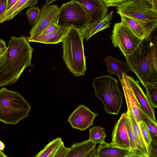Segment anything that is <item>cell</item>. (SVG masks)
I'll return each mask as SVG.
<instances>
[{"mask_svg": "<svg viewBox=\"0 0 157 157\" xmlns=\"http://www.w3.org/2000/svg\"><path fill=\"white\" fill-rule=\"evenodd\" d=\"M24 35L10 36L6 50L0 56V87L15 83L31 65L34 49Z\"/></svg>", "mask_w": 157, "mask_h": 157, "instance_id": "1", "label": "cell"}, {"mask_svg": "<svg viewBox=\"0 0 157 157\" xmlns=\"http://www.w3.org/2000/svg\"><path fill=\"white\" fill-rule=\"evenodd\" d=\"M154 32L142 39L133 52L125 57L131 71L144 87L157 85V40Z\"/></svg>", "mask_w": 157, "mask_h": 157, "instance_id": "2", "label": "cell"}, {"mask_svg": "<svg viewBox=\"0 0 157 157\" xmlns=\"http://www.w3.org/2000/svg\"><path fill=\"white\" fill-rule=\"evenodd\" d=\"M83 37L79 30L69 27L62 42L63 60L67 67L74 75H84L86 70Z\"/></svg>", "mask_w": 157, "mask_h": 157, "instance_id": "3", "label": "cell"}, {"mask_svg": "<svg viewBox=\"0 0 157 157\" xmlns=\"http://www.w3.org/2000/svg\"><path fill=\"white\" fill-rule=\"evenodd\" d=\"M31 106L18 92L6 87L0 90V121L15 124L28 117Z\"/></svg>", "mask_w": 157, "mask_h": 157, "instance_id": "4", "label": "cell"}, {"mask_svg": "<svg viewBox=\"0 0 157 157\" xmlns=\"http://www.w3.org/2000/svg\"><path fill=\"white\" fill-rule=\"evenodd\" d=\"M92 86L95 97L102 103L106 112L110 114H118L123 100L117 80L110 75L97 77L94 79Z\"/></svg>", "mask_w": 157, "mask_h": 157, "instance_id": "5", "label": "cell"}, {"mask_svg": "<svg viewBox=\"0 0 157 157\" xmlns=\"http://www.w3.org/2000/svg\"><path fill=\"white\" fill-rule=\"evenodd\" d=\"M117 13L130 17L153 33L157 26V12L147 0H126L117 4Z\"/></svg>", "mask_w": 157, "mask_h": 157, "instance_id": "6", "label": "cell"}, {"mask_svg": "<svg viewBox=\"0 0 157 157\" xmlns=\"http://www.w3.org/2000/svg\"><path fill=\"white\" fill-rule=\"evenodd\" d=\"M89 22L86 12L76 2L71 0L63 4L59 9L57 23L59 26L80 29Z\"/></svg>", "mask_w": 157, "mask_h": 157, "instance_id": "7", "label": "cell"}, {"mask_svg": "<svg viewBox=\"0 0 157 157\" xmlns=\"http://www.w3.org/2000/svg\"><path fill=\"white\" fill-rule=\"evenodd\" d=\"M110 37L113 46L118 47L125 57L133 52L142 40L121 22L115 24Z\"/></svg>", "mask_w": 157, "mask_h": 157, "instance_id": "8", "label": "cell"}, {"mask_svg": "<svg viewBox=\"0 0 157 157\" xmlns=\"http://www.w3.org/2000/svg\"><path fill=\"white\" fill-rule=\"evenodd\" d=\"M59 10L57 5L45 4L43 6L37 21L29 32V37L40 34L50 25L57 23Z\"/></svg>", "mask_w": 157, "mask_h": 157, "instance_id": "9", "label": "cell"}, {"mask_svg": "<svg viewBox=\"0 0 157 157\" xmlns=\"http://www.w3.org/2000/svg\"><path fill=\"white\" fill-rule=\"evenodd\" d=\"M98 115L97 113L92 112L86 106L81 105L71 114L67 121L72 128L82 131L93 125L94 120Z\"/></svg>", "mask_w": 157, "mask_h": 157, "instance_id": "10", "label": "cell"}, {"mask_svg": "<svg viewBox=\"0 0 157 157\" xmlns=\"http://www.w3.org/2000/svg\"><path fill=\"white\" fill-rule=\"evenodd\" d=\"M76 2L86 12L89 19V24L97 23L107 15L108 7L102 0H71Z\"/></svg>", "mask_w": 157, "mask_h": 157, "instance_id": "11", "label": "cell"}, {"mask_svg": "<svg viewBox=\"0 0 157 157\" xmlns=\"http://www.w3.org/2000/svg\"><path fill=\"white\" fill-rule=\"evenodd\" d=\"M126 76L140 109L154 123H157L154 108L150 104L139 81L135 80L131 76L127 75Z\"/></svg>", "mask_w": 157, "mask_h": 157, "instance_id": "12", "label": "cell"}, {"mask_svg": "<svg viewBox=\"0 0 157 157\" xmlns=\"http://www.w3.org/2000/svg\"><path fill=\"white\" fill-rule=\"evenodd\" d=\"M112 137L111 143L114 145L130 149L129 140L125 124V112L123 113L116 124L112 132Z\"/></svg>", "mask_w": 157, "mask_h": 157, "instance_id": "13", "label": "cell"}, {"mask_svg": "<svg viewBox=\"0 0 157 157\" xmlns=\"http://www.w3.org/2000/svg\"><path fill=\"white\" fill-rule=\"evenodd\" d=\"M126 75L124 73L123 74L122 80L120 82L125 98L128 110L132 112L137 122L139 124L141 120L140 109L137 103Z\"/></svg>", "mask_w": 157, "mask_h": 157, "instance_id": "14", "label": "cell"}, {"mask_svg": "<svg viewBox=\"0 0 157 157\" xmlns=\"http://www.w3.org/2000/svg\"><path fill=\"white\" fill-rule=\"evenodd\" d=\"M113 11L107 14L102 20L94 24L87 23L79 30L83 39L86 41L98 32L109 28L112 21Z\"/></svg>", "mask_w": 157, "mask_h": 157, "instance_id": "15", "label": "cell"}, {"mask_svg": "<svg viewBox=\"0 0 157 157\" xmlns=\"http://www.w3.org/2000/svg\"><path fill=\"white\" fill-rule=\"evenodd\" d=\"M98 157H131L130 149L119 147L105 142L99 144L97 149Z\"/></svg>", "mask_w": 157, "mask_h": 157, "instance_id": "16", "label": "cell"}, {"mask_svg": "<svg viewBox=\"0 0 157 157\" xmlns=\"http://www.w3.org/2000/svg\"><path fill=\"white\" fill-rule=\"evenodd\" d=\"M68 28L59 26L54 31L45 34H40L30 37H26L29 42H34L45 44H56L62 42Z\"/></svg>", "mask_w": 157, "mask_h": 157, "instance_id": "17", "label": "cell"}, {"mask_svg": "<svg viewBox=\"0 0 157 157\" xmlns=\"http://www.w3.org/2000/svg\"><path fill=\"white\" fill-rule=\"evenodd\" d=\"M130 118L133 130L135 136L136 146L135 157H149L148 146L141 133L140 126L131 111L127 110Z\"/></svg>", "mask_w": 157, "mask_h": 157, "instance_id": "18", "label": "cell"}, {"mask_svg": "<svg viewBox=\"0 0 157 157\" xmlns=\"http://www.w3.org/2000/svg\"><path fill=\"white\" fill-rule=\"evenodd\" d=\"M107 65V71L111 75L118 76L121 82L123 74L126 75L131 71L129 65L127 62L120 61L109 56L104 59Z\"/></svg>", "mask_w": 157, "mask_h": 157, "instance_id": "19", "label": "cell"}, {"mask_svg": "<svg viewBox=\"0 0 157 157\" xmlns=\"http://www.w3.org/2000/svg\"><path fill=\"white\" fill-rule=\"evenodd\" d=\"M38 0H17L9 10L0 16V23L14 18L24 9L31 7L38 3Z\"/></svg>", "mask_w": 157, "mask_h": 157, "instance_id": "20", "label": "cell"}, {"mask_svg": "<svg viewBox=\"0 0 157 157\" xmlns=\"http://www.w3.org/2000/svg\"><path fill=\"white\" fill-rule=\"evenodd\" d=\"M96 144L88 140L72 145L66 157H86L88 153L96 147Z\"/></svg>", "mask_w": 157, "mask_h": 157, "instance_id": "21", "label": "cell"}, {"mask_svg": "<svg viewBox=\"0 0 157 157\" xmlns=\"http://www.w3.org/2000/svg\"><path fill=\"white\" fill-rule=\"evenodd\" d=\"M121 22L127 27L138 38L141 40L148 37L151 33L144 26L132 18L122 14L120 15Z\"/></svg>", "mask_w": 157, "mask_h": 157, "instance_id": "22", "label": "cell"}, {"mask_svg": "<svg viewBox=\"0 0 157 157\" xmlns=\"http://www.w3.org/2000/svg\"><path fill=\"white\" fill-rule=\"evenodd\" d=\"M63 141L58 137L48 144L35 156L36 157H53Z\"/></svg>", "mask_w": 157, "mask_h": 157, "instance_id": "23", "label": "cell"}, {"mask_svg": "<svg viewBox=\"0 0 157 157\" xmlns=\"http://www.w3.org/2000/svg\"><path fill=\"white\" fill-rule=\"evenodd\" d=\"M125 124L129 141L130 149L132 152L131 157H134L136 150V142L129 114L125 112Z\"/></svg>", "mask_w": 157, "mask_h": 157, "instance_id": "24", "label": "cell"}, {"mask_svg": "<svg viewBox=\"0 0 157 157\" xmlns=\"http://www.w3.org/2000/svg\"><path fill=\"white\" fill-rule=\"evenodd\" d=\"M89 140L96 144H101L105 142L106 135L105 129L101 126H96L89 129Z\"/></svg>", "mask_w": 157, "mask_h": 157, "instance_id": "25", "label": "cell"}, {"mask_svg": "<svg viewBox=\"0 0 157 157\" xmlns=\"http://www.w3.org/2000/svg\"><path fill=\"white\" fill-rule=\"evenodd\" d=\"M141 120L144 122L150 133L151 140L157 142V124L154 123L140 109Z\"/></svg>", "mask_w": 157, "mask_h": 157, "instance_id": "26", "label": "cell"}, {"mask_svg": "<svg viewBox=\"0 0 157 157\" xmlns=\"http://www.w3.org/2000/svg\"><path fill=\"white\" fill-rule=\"evenodd\" d=\"M146 89V96L151 106L157 107V85L147 84L144 87Z\"/></svg>", "mask_w": 157, "mask_h": 157, "instance_id": "27", "label": "cell"}, {"mask_svg": "<svg viewBox=\"0 0 157 157\" xmlns=\"http://www.w3.org/2000/svg\"><path fill=\"white\" fill-rule=\"evenodd\" d=\"M41 13V10L38 6L31 7L26 12L29 23L34 26L37 21Z\"/></svg>", "mask_w": 157, "mask_h": 157, "instance_id": "28", "label": "cell"}, {"mask_svg": "<svg viewBox=\"0 0 157 157\" xmlns=\"http://www.w3.org/2000/svg\"><path fill=\"white\" fill-rule=\"evenodd\" d=\"M139 124L142 136L147 146H148L151 140V138L149 132L143 120H141Z\"/></svg>", "mask_w": 157, "mask_h": 157, "instance_id": "29", "label": "cell"}, {"mask_svg": "<svg viewBox=\"0 0 157 157\" xmlns=\"http://www.w3.org/2000/svg\"><path fill=\"white\" fill-rule=\"evenodd\" d=\"M70 148L66 147L62 141L54 154L53 157H66Z\"/></svg>", "mask_w": 157, "mask_h": 157, "instance_id": "30", "label": "cell"}, {"mask_svg": "<svg viewBox=\"0 0 157 157\" xmlns=\"http://www.w3.org/2000/svg\"><path fill=\"white\" fill-rule=\"evenodd\" d=\"M149 157H157V142L151 140L148 146Z\"/></svg>", "mask_w": 157, "mask_h": 157, "instance_id": "31", "label": "cell"}, {"mask_svg": "<svg viewBox=\"0 0 157 157\" xmlns=\"http://www.w3.org/2000/svg\"><path fill=\"white\" fill-rule=\"evenodd\" d=\"M59 26L57 23H53L46 28L40 34H45L52 32L57 29Z\"/></svg>", "mask_w": 157, "mask_h": 157, "instance_id": "32", "label": "cell"}, {"mask_svg": "<svg viewBox=\"0 0 157 157\" xmlns=\"http://www.w3.org/2000/svg\"><path fill=\"white\" fill-rule=\"evenodd\" d=\"M126 0H102L104 4L108 7L116 6V5Z\"/></svg>", "mask_w": 157, "mask_h": 157, "instance_id": "33", "label": "cell"}, {"mask_svg": "<svg viewBox=\"0 0 157 157\" xmlns=\"http://www.w3.org/2000/svg\"><path fill=\"white\" fill-rule=\"evenodd\" d=\"M6 5V0H0V16L5 11Z\"/></svg>", "mask_w": 157, "mask_h": 157, "instance_id": "34", "label": "cell"}, {"mask_svg": "<svg viewBox=\"0 0 157 157\" xmlns=\"http://www.w3.org/2000/svg\"><path fill=\"white\" fill-rule=\"evenodd\" d=\"M98 157L97 149L95 148L92 149L86 155V157Z\"/></svg>", "mask_w": 157, "mask_h": 157, "instance_id": "35", "label": "cell"}, {"mask_svg": "<svg viewBox=\"0 0 157 157\" xmlns=\"http://www.w3.org/2000/svg\"><path fill=\"white\" fill-rule=\"evenodd\" d=\"M17 0H6V11H7L11 7H12L16 3Z\"/></svg>", "mask_w": 157, "mask_h": 157, "instance_id": "36", "label": "cell"}, {"mask_svg": "<svg viewBox=\"0 0 157 157\" xmlns=\"http://www.w3.org/2000/svg\"><path fill=\"white\" fill-rule=\"evenodd\" d=\"M152 6L154 10L157 12V0H147Z\"/></svg>", "mask_w": 157, "mask_h": 157, "instance_id": "37", "label": "cell"}, {"mask_svg": "<svg viewBox=\"0 0 157 157\" xmlns=\"http://www.w3.org/2000/svg\"><path fill=\"white\" fill-rule=\"evenodd\" d=\"M0 47L2 48H7L5 41L1 39H0Z\"/></svg>", "mask_w": 157, "mask_h": 157, "instance_id": "38", "label": "cell"}, {"mask_svg": "<svg viewBox=\"0 0 157 157\" xmlns=\"http://www.w3.org/2000/svg\"><path fill=\"white\" fill-rule=\"evenodd\" d=\"M7 48H5L0 47V56L3 54L6 50Z\"/></svg>", "mask_w": 157, "mask_h": 157, "instance_id": "39", "label": "cell"}, {"mask_svg": "<svg viewBox=\"0 0 157 157\" xmlns=\"http://www.w3.org/2000/svg\"><path fill=\"white\" fill-rule=\"evenodd\" d=\"M5 148L4 144L1 140H0V150L2 151L4 150Z\"/></svg>", "mask_w": 157, "mask_h": 157, "instance_id": "40", "label": "cell"}, {"mask_svg": "<svg viewBox=\"0 0 157 157\" xmlns=\"http://www.w3.org/2000/svg\"><path fill=\"white\" fill-rule=\"evenodd\" d=\"M46 1V5H49L51 3H53L57 0H45Z\"/></svg>", "mask_w": 157, "mask_h": 157, "instance_id": "41", "label": "cell"}, {"mask_svg": "<svg viewBox=\"0 0 157 157\" xmlns=\"http://www.w3.org/2000/svg\"><path fill=\"white\" fill-rule=\"evenodd\" d=\"M0 157H7V156L2 151L0 150Z\"/></svg>", "mask_w": 157, "mask_h": 157, "instance_id": "42", "label": "cell"}]
</instances>
